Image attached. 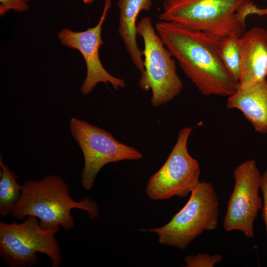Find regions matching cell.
I'll return each instance as SVG.
<instances>
[{
  "mask_svg": "<svg viewBox=\"0 0 267 267\" xmlns=\"http://www.w3.org/2000/svg\"><path fill=\"white\" fill-rule=\"evenodd\" d=\"M26 0L27 2H28L29 1H30V0Z\"/></svg>",
  "mask_w": 267,
  "mask_h": 267,
  "instance_id": "cell-21",
  "label": "cell"
},
{
  "mask_svg": "<svg viewBox=\"0 0 267 267\" xmlns=\"http://www.w3.org/2000/svg\"><path fill=\"white\" fill-rule=\"evenodd\" d=\"M226 108L240 111L259 134H267V79L239 86L227 97Z\"/></svg>",
  "mask_w": 267,
  "mask_h": 267,
  "instance_id": "cell-12",
  "label": "cell"
},
{
  "mask_svg": "<svg viewBox=\"0 0 267 267\" xmlns=\"http://www.w3.org/2000/svg\"><path fill=\"white\" fill-rule=\"evenodd\" d=\"M238 37L234 34L219 37L218 46L224 65L233 79L239 84L241 56Z\"/></svg>",
  "mask_w": 267,
  "mask_h": 267,
  "instance_id": "cell-15",
  "label": "cell"
},
{
  "mask_svg": "<svg viewBox=\"0 0 267 267\" xmlns=\"http://www.w3.org/2000/svg\"><path fill=\"white\" fill-rule=\"evenodd\" d=\"M234 185L223 221L226 231L238 230L245 237L254 236V222L262 207L259 195L262 174L255 160H247L233 170Z\"/></svg>",
  "mask_w": 267,
  "mask_h": 267,
  "instance_id": "cell-9",
  "label": "cell"
},
{
  "mask_svg": "<svg viewBox=\"0 0 267 267\" xmlns=\"http://www.w3.org/2000/svg\"><path fill=\"white\" fill-rule=\"evenodd\" d=\"M184 206L166 224L141 231L156 233L158 243L183 250L205 231L218 228L219 201L212 183L200 181Z\"/></svg>",
  "mask_w": 267,
  "mask_h": 267,
  "instance_id": "cell-4",
  "label": "cell"
},
{
  "mask_svg": "<svg viewBox=\"0 0 267 267\" xmlns=\"http://www.w3.org/2000/svg\"><path fill=\"white\" fill-rule=\"evenodd\" d=\"M241 56L239 86L266 79L267 76V28L253 27L238 37Z\"/></svg>",
  "mask_w": 267,
  "mask_h": 267,
  "instance_id": "cell-11",
  "label": "cell"
},
{
  "mask_svg": "<svg viewBox=\"0 0 267 267\" xmlns=\"http://www.w3.org/2000/svg\"><path fill=\"white\" fill-rule=\"evenodd\" d=\"M60 228H44L38 218L31 216L21 223L1 222L0 257L11 267H31L37 263L40 253L50 258L52 267H58L62 258L55 235Z\"/></svg>",
  "mask_w": 267,
  "mask_h": 267,
  "instance_id": "cell-5",
  "label": "cell"
},
{
  "mask_svg": "<svg viewBox=\"0 0 267 267\" xmlns=\"http://www.w3.org/2000/svg\"><path fill=\"white\" fill-rule=\"evenodd\" d=\"M155 27L179 67L204 95L227 96L239 84L224 65L218 51V36L167 21Z\"/></svg>",
  "mask_w": 267,
  "mask_h": 267,
  "instance_id": "cell-1",
  "label": "cell"
},
{
  "mask_svg": "<svg viewBox=\"0 0 267 267\" xmlns=\"http://www.w3.org/2000/svg\"><path fill=\"white\" fill-rule=\"evenodd\" d=\"M111 6V0H105L101 16L94 27L81 32L65 28L57 34L62 45L79 50L85 60L87 75L81 88L83 95L89 94L99 83L106 85L110 83L116 90L126 86L124 80L115 77L107 71L99 56V49L104 44L101 36L102 26Z\"/></svg>",
  "mask_w": 267,
  "mask_h": 267,
  "instance_id": "cell-10",
  "label": "cell"
},
{
  "mask_svg": "<svg viewBox=\"0 0 267 267\" xmlns=\"http://www.w3.org/2000/svg\"><path fill=\"white\" fill-rule=\"evenodd\" d=\"M73 209L87 212L91 220L99 216L95 201L88 197L75 201L64 180L58 176L49 175L40 180H29L23 183L20 198L11 215L20 221L29 216L35 217L45 229L61 227L70 230L75 226L71 212Z\"/></svg>",
  "mask_w": 267,
  "mask_h": 267,
  "instance_id": "cell-2",
  "label": "cell"
},
{
  "mask_svg": "<svg viewBox=\"0 0 267 267\" xmlns=\"http://www.w3.org/2000/svg\"><path fill=\"white\" fill-rule=\"evenodd\" d=\"M251 15H256L260 16L267 15V7L260 8L254 4L253 1H251L242 4L236 12L237 20L246 26V19L248 16Z\"/></svg>",
  "mask_w": 267,
  "mask_h": 267,
  "instance_id": "cell-17",
  "label": "cell"
},
{
  "mask_svg": "<svg viewBox=\"0 0 267 267\" xmlns=\"http://www.w3.org/2000/svg\"><path fill=\"white\" fill-rule=\"evenodd\" d=\"M192 131V128L185 127L179 131L166 162L149 178L145 191L151 200H163L174 196L184 198L200 183L199 164L187 149Z\"/></svg>",
  "mask_w": 267,
  "mask_h": 267,
  "instance_id": "cell-8",
  "label": "cell"
},
{
  "mask_svg": "<svg viewBox=\"0 0 267 267\" xmlns=\"http://www.w3.org/2000/svg\"><path fill=\"white\" fill-rule=\"evenodd\" d=\"M136 33L144 43L145 76L138 85L145 91L151 90V104L157 107L178 96L183 84L177 73L175 59L162 42L150 17H143L137 23Z\"/></svg>",
  "mask_w": 267,
  "mask_h": 267,
  "instance_id": "cell-6",
  "label": "cell"
},
{
  "mask_svg": "<svg viewBox=\"0 0 267 267\" xmlns=\"http://www.w3.org/2000/svg\"><path fill=\"white\" fill-rule=\"evenodd\" d=\"M222 259L220 254L209 255L199 253L195 255L187 256L184 259L186 267H213L220 263Z\"/></svg>",
  "mask_w": 267,
  "mask_h": 267,
  "instance_id": "cell-16",
  "label": "cell"
},
{
  "mask_svg": "<svg viewBox=\"0 0 267 267\" xmlns=\"http://www.w3.org/2000/svg\"><path fill=\"white\" fill-rule=\"evenodd\" d=\"M69 128L84 155L81 183L86 190L91 189L97 175L106 164L142 158L137 149L119 141L110 132L87 121L72 118Z\"/></svg>",
  "mask_w": 267,
  "mask_h": 267,
  "instance_id": "cell-7",
  "label": "cell"
},
{
  "mask_svg": "<svg viewBox=\"0 0 267 267\" xmlns=\"http://www.w3.org/2000/svg\"><path fill=\"white\" fill-rule=\"evenodd\" d=\"M29 8L25 0H0V15L3 16L9 10L23 12Z\"/></svg>",
  "mask_w": 267,
  "mask_h": 267,
  "instance_id": "cell-18",
  "label": "cell"
},
{
  "mask_svg": "<svg viewBox=\"0 0 267 267\" xmlns=\"http://www.w3.org/2000/svg\"><path fill=\"white\" fill-rule=\"evenodd\" d=\"M94 0H83L85 4H89L91 3Z\"/></svg>",
  "mask_w": 267,
  "mask_h": 267,
  "instance_id": "cell-20",
  "label": "cell"
},
{
  "mask_svg": "<svg viewBox=\"0 0 267 267\" xmlns=\"http://www.w3.org/2000/svg\"><path fill=\"white\" fill-rule=\"evenodd\" d=\"M253 0H165L159 19L187 28L222 37H240L246 26L237 19L236 12L243 3Z\"/></svg>",
  "mask_w": 267,
  "mask_h": 267,
  "instance_id": "cell-3",
  "label": "cell"
},
{
  "mask_svg": "<svg viewBox=\"0 0 267 267\" xmlns=\"http://www.w3.org/2000/svg\"><path fill=\"white\" fill-rule=\"evenodd\" d=\"M266 0V1H267V0Z\"/></svg>",
  "mask_w": 267,
  "mask_h": 267,
  "instance_id": "cell-22",
  "label": "cell"
},
{
  "mask_svg": "<svg viewBox=\"0 0 267 267\" xmlns=\"http://www.w3.org/2000/svg\"><path fill=\"white\" fill-rule=\"evenodd\" d=\"M119 22L118 32L126 50L135 67L140 73L139 81L145 76L143 52L136 40V20L141 11H149L152 6V0H118Z\"/></svg>",
  "mask_w": 267,
  "mask_h": 267,
  "instance_id": "cell-13",
  "label": "cell"
},
{
  "mask_svg": "<svg viewBox=\"0 0 267 267\" xmlns=\"http://www.w3.org/2000/svg\"><path fill=\"white\" fill-rule=\"evenodd\" d=\"M0 215L5 217L11 215L13 207L20 198L22 185L18 176L0 158Z\"/></svg>",
  "mask_w": 267,
  "mask_h": 267,
  "instance_id": "cell-14",
  "label": "cell"
},
{
  "mask_svg": "<svg viewBox=\"0 0 267 267\" xmlns=\"http://www.w3.org/2000/svg\"><path fill=\"white\" fill-rule=\"evenodd\" d=\"M261 190L263 196L262 215L265 226L267 240V170L262 174Z\"/></svg>",
  "mask_w": 267,
  "mask_h": 267,
  "instance_id": "cell-19",
  "label": "cell"
}]
</instances>
